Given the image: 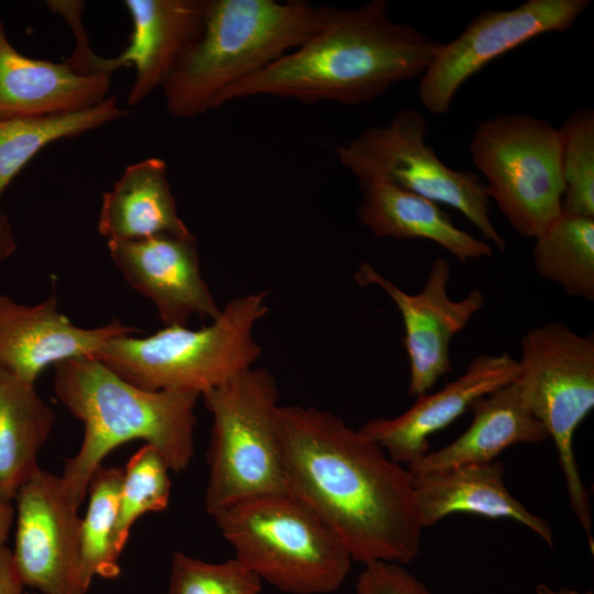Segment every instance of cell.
<instances>
[{
  "label": "cell",
  "mask_w": 594,
  "mask_h": 594,
  "mask_svg": "<svg viewBox=\"0 0 594 594\" xmlns=\"http://www.w3.org/2000/svg\"><path fill=\"white\" fill-rule=\"evenodd\" d=\"M319 20L320 6L305 0H207L200 36L162 88L168 113L219 108L230 87L297 48Z\"/></svg>",
  "instance_id": "cell-4"
},
{
  "label": "cell",
  "mask_w": 594,
  "mask_h": 594,
  "mask_svg": "<svg viewBox=\"0 0 594 594\" xmlns=\"http://www.w3.org/2000/svg\"><path fill=\"white\" fill-rule=\"evenodd\" d=\"M107 245L125 282L153 302L165 326H186L194 315L211 321L220 315L201 276L193 234H157Z\"/></svg>",
  "instance_id": "cell-14"
},
{
  "label": "cell",
  "mask_w": 594,
  "mask_h": 594,
  "mask_svg": "<svg viewBox=\"0 0 594 594\" xmlns=\"http://www.w3.org/2000/svg\"><path fill=\"white\" fill-rule=\"evenodd\" d=\"M98 230L108 241L191 234L177 211L164 160L148 157L125 167L103 194Z\"/></svg>",
  "instance_id": "cell-22"
},
{
  "label": "cell",
  "mask_w": 594,
  "mask_h": 594,
  "mask_svg": "<svg viewBox=\"0 0 594 594\" xmlns=\"http://www.w3.org/2000/svg\"><path fill=\"white\" fill-rule=\"evenodd\" d=\"M414 475V492L422 528L455 513L509 519L534 531L548 546L553 534L547 520L532 514L505 485L499 461L465 464Z\"/></svg>",
  "instance_id": "cell-18"
},
{
  "label": "cell",
  "mask_w": 594,
  "mask_h": 594,
  "mask_svg": "<svg viewBox=\"0 0 594 594\" xmlns=\"http://www.w3.org/2000/svg\"><path fill=\"white\" fill-rule=\"evenodd\" d=\"M356 218L375 237L428 240L462 263L491 257L485 240L458 228L435 201L383 179L360 180Z\"/></svg>",
  "instance_id": "cell-20"
},
{
  "label": "cell",
  "mask_w": 594,
  "mask_h": 594,
  "mask_svg": "<svg viewBox=\"0 0 594 594\" xmlns=\"http://www.w3.org/2000/svg\"><path fill=\"white\" fill-rule=\"evenodd\" d=\"M13 563L24 585L41 594H82L78 584V508L64 493L61 476L38 468L20 487Z\"/></svg>",
  "instance_id": "cell-13"
},
{
  "label": "cell",
  "mask_w": 594,
  "mask_h": 594,
  "mask_svg": "<svg viewBox=\"0 0 594 594\" xmlns=\"http://www.w3.org/2000/svg\"><path fill=\"white\" fill-rule=\"evenodd\" d=\"M590 6V0H527L479 13L442 44L419 77L421 105L433 114L448 112L459 89L488 63L537 36L570 30Z\"/></svg>",
  "instance_id": "cell-11"
},
{
  "label": "cell",
  "mask_w": 594,
  "mask_h": 594,
  "mask_svg": "<svg viewBox=\"0 0 594 594\" xmlns=\"http://www.w3.org/2000/svg\"><path fill=\"white\" fill-rule=\"evenodd\" d=\"M536 594H593L592 590H586L585 592H580L566 587H560L558 590H553L549 587L546 584H539L536 587Z\"/></svg>",
  "instance_id": "cell-34"
},
{
  "label": "cell",
  "mask_w": 594,
  "mask_h": 594,
  "mask_svg": "<svg viewBox=\"0 0 594 594\" xmlns=\"http://www.w3.org/2000/svg\"><path fill=\"white\" fill-rule=\"evenodd\" d=\"M123 469L99 466L92 474L87 512L81 518L78 584L86 594L95 576L116 579L121 573L114 535Z\"/></svg>",
  "instance_id": "cell-26"
},
{
  "label": "cell",
  "mask_w": 594,
  "mask_h": 594,
  "mask_svg": "<svg viewBox=\"0 0 594 594\" xmlns=\"http://www.w3.org/2000/svg\"><path fill=\"white\" fill-rule=\"evenodd\" d=\"M442 44L395 21L388 0L350 9L323 4L319 24L305 42L230 87L219 107L256 97L367 103L395 85L420 77Z\"/></svg>",
  "instance_id": "cell-2"
},
{
  "label": "cell",
  "mask_w": 594,
  "mask_h": 594,
  "mask_svg": "<svg viewBox=\"0 0 594 594\" xmlns=\"http://www.w3.org/2000/svg\"><path fill=\"white\" fill-rule=\"evenodd\" d=\"M169 466L152 446L144 444L128 461L119 493L114 541L121 553L133 524L146 513L165 510L172 482Z\"/></svg>",
  "instance_id": "cell-27"
},
{
  "label": "cell",
  "mask_w": 594,
  "mask_h": 594,
  "mask_svg": "<svg viewBox=\"0 0 594 594\" xmlns=\"http://www.w3.org/2000/svg\"><path fill=\"white\" fill-rule=\"evenodd\" d=\"M55 418L33 383L0 369V504L11 503L40 468L37 454Z\"/></svg>",
  "instance_id": "cell-23"
},
{
  "label": "cell",
  "mask_w": 594,
  "mask_h": 594,
  "mask_svg": "<svg viewBox=\"0 0 594 594\" xmlns=\"http://www.w3.org/2000/svg\"><path fill=\"white\" fill-rule=\"evenodd\" d=\"M14 516L15 510L12 503L0 504V551L6 547Z\"/></svg>",
  "instance_id": "cell-33"
},
{
  "label": "cell",
  "mask_w": 594,
  "mask_h": 594,
  "mask_svg": "<svg viewBox=\"0 0 594 594\" xmlns=\"http://www.w3.org/2000/svg\"><path fill=\"white\" fill-rule=\"evenodd\" d=\"M261 579L237 558L207 562L184 552L172 557L168 594H261Z\"/></svg>",
  "instance_id": "cell-29"
},
{
  "label": "cell",
  "mask_w": 594,
  "mask_h": 594,
  "mask_svg": "<svg viewBox=\"0 0 594 594\" xmlns=\"http://www.w3.org/2000/svg\"><path fill=\"white\" fill-rule=\"evenodd\" d=\"M212 416L205 507L209 515L243 499L289 493L278 438L273 375L251 367L201 394Z\"/></svg>",
  "instance_id": "cell-7"
},
{
  "label": "cell",
  "mask_w": 594,
  "mask_h": 594,
  "mask_svg": "<svg viewBox=\"0 0 594 594\" xmlns=\"http://www.w3.org/2000/svg\"><path fill=\"white\" fill-rule=\"evenodd\" d=\"M139 331L120 320L77 327L58 310L55 296L28 306L0 294V369L28 383L50 365L94 358L111 339Z\"/></svg>",
  "instance_id": "cell-15"
},
{
  "label": "cell",
  "mask_w": 594,
  "mask_h": 594,
  "mask_svg": "<svg viewBox=\"0 0 594 594\" xmlns=\"http://www.w3.org/2000/svg\"><path fill=\"white\" fill-rule=\"evenodd\" d=\"M16 250V242L8 218L0 215V261L9 258Z\"/></svg>",
  "instance_id": "cell-32"
},
{
  "label": "cell",
  "mask_w": 594,
  "mask_h": 594,
  "mask_svg": "<svg viewBox=\"0 0 594 594\" xmlns=\"http://www.w3.org/2000/svg\"><path fill=\"white\" fill-rule=\"evenodd\" d=\"M536 272L568 295L594 299V218L562 212L534 239Z\"/></svg>",
  "instance_id": "cell-25"
},
{
  "label": "cell",
  "mask_w": 594,
  "mask_h": 594,
  "mask_svg": "<svg viewBox=\"0 0 594 594\" xmlns=\"http://www.w3.org/2000/svg\"><path fill=\"white\" fill-rule=\"evenodd\" d=\"M468 429L446 447L428 452L408 469L413 474L495 461L517 443H539L549 436L527 407L515 381L477 398Z\"/></svg>",
  "instance_id": "cell-21"
},
{
  "label": "cell",
  "mask_w": 594,
  "mask_h": 594,
  "mask_svg": "<svg viewBox=\"0 0 594 594\" xmlns=\"http://www.w3.org/2000/svg\"><path fill=\"white\" fill-rule=\"evenodd\" d=\"M278 438L289 493L310 506L353 561L407 564L422 526L414 475L337 415L280 405Z\"/></svg>",
  "instance_id": "cell-1"
},
{
  "label": "cell",
  "mask_w": 594,
  "mask_h": 594,
  "mask_svg": "<svg viewBox=\"0 0 594 594\" xmlns=\"http://www.w3.org/2000/svg\"><path fill=\"white\" fill-rule=\"evenodd\" d=\"M354 278L362 286L383 289L398 308L410 367L408 393L411 396L428 393L451 371V341L483 308V293L474 288L459 300L451 299L448 294L451 267L443 256L433 260L422 289L414 295L400 289L367 262L359 265Z\"/></svg>",
  "instance_id": "cell-12"
},
{
  "label": "cell",
  "mask_w": 594,
  "mask_h": 594,
  "mask_svg": "<svg viewBox=\"0 0 594 594\" xmlns=\"http://www.w3.org/2000/svg\"><path fill=\"white\" fill-rule=\"evenodd\" d=\"M486 194L521 237L535 239L562 213L559 131L527 113L482 120L470 141Z\"/></svg>",
  "instance_id": "cell-9"
},
{
  "label": "cell",
  "mask_w": 594,
  "mask_h": 594,
  "mask_svg": "<svg viewBox=\"0 0 594 594\" xmlns=\"http://www.w3.org/2000/svg\"><path fill=\"white\" fill-rule=\"evenodd\" d=\"M212 517L234 558L285 593H332L351 570L342 540L292 493L250 497Z\"/></svg>",
  "instance_id": "cell-6"
},
{
  "label": "cell",
  "mask_w": 594,
  "mask_h": 594,
  "mask_svg": "<svg viewBox=\"0 0 594 594\" xmlns=\"http://www.w3.org/2000/svg\"><path fill=\"white\" fill-rule=\"evenodd\" d=\"M356 594H432L404 564L374 561L358 576Z\"/></svg>",
  "instance_id": "cell-30"
},
{
  "label": "cell",
  "mask_w": 594,
  "mask_h": 594,
  "mask_svg": "<svg viewBox=\"0 0 594 594\" xmlns=\"http://www.w3.org/2000/svg\"><path fill=\"white\" fill-rule=\"evenodd\" d=\"M132 20L129 44L116 57L94 55L89 74L109 76L132 65L135 77L128 103L136 106L162 89L175 67L200 36L207 0H125Z\"/></svg>",
  "instance_id": "cell-17"
},
{
  "label": "cell",
  "mask_w": 594,
  "mask_h": 594,
  "mask_svg": "<svg viewBox=\"0 0 594 594\" xmlns=\"http://www.w3.org/2000/svg\"><path fill=\"white\" fill-rule=\"evenodd\" d=\"M520 348L515 382L556 444L570 506L593 552L590 493L573 450L575 430L594 407L593 333L581 336L562 322H548L527 331Z\"/></svg>",
  "instance_id": "cell-8"
},
{
  "label": "cell",
  "mask_w": 594,
  "mask_h": 594,
  "mask_svg": "<svg viewBox=\"0 0 594 594\" xmlns=\"http://www.w3.org/2000/svg\"><path fill=\"white\" fill-rule=\"evenodd\" d=\"M427 122L414 108H403L385 123L369 127L334 148L339 163L358 182L383 179L449 206L463 215L485 241L499 251L506 242L490 216V198L476 173L446 165L427 143Z\"/></svg>",
  "instance_id": "cell-10"
},
{
  "label": "cell",
  "mask_w": 594,
  "mask_h": 594,
  "mask_svg": "<svg viewBox=\"0 0 594 594\" xmlns=\"http://www.w3.org/2000/svg\"><path fill=\"white\" fill-rule=\"evenodd\" d=\"M127 114L116 97H107L97 105L77 111L0 120V199L12 179L43 147Z\"/></svg>",
  "instance_id": "cell-24"
},
{
  "label": "cell",
  "mask_w": 594,
  "mask_h": 594,
  "mask_svg": "<svg viewBox=\"0 0 594 594\" xmlns=\"http://www.w3.org/2000/svg\"><path fill=\"white\" fill-rule=\"evenodd\" d=\"M21 581L12 559V552L3 547L0 551V594H22Z\"/></svg>",
  "instance_id": "cell-31"
},
{
  "label": "cell",
  "mask_w": 594,
  "mask_h": 594,
  "mask_svg": "<svg viewBox=\"0 0 594 594\" xmlns=\"http://www.w3.org/2000/svg\"><path fill=\"white\" fill-rule=\"evenodd\" d=\"M519 371L518 360L508 352L480 354L440 391L419 395L399 416L367 420L359 430L408 468L428 453L431 435L451 425L477 398L515 381Z\"/></svg>",
  "instance_id": "cell-16"
},
{
  "label": "cell",
  "mask_w": 594,
  "mask_h": 594,
  "mask_svg": "<svg viewBox=\"0 0 594 594\" xmlns=\"http://www.w3.org/2000/svg\"><path fill=\"white\" fill-rule=\"evenodd\" d=\"M53 386L59 402L84 425L79 450L65 460L61 475L64 493L77 507L95 471L125 442L144 440L170 471L180 472L190 464L199 394L138 387L94 358L56 364Z\"/></svg>",
  "instance_id": "cell-3"
},
{
  "label": "cell",
  "mask_w": 594,
  "mask_h": 594,
  "mask_svg": "<svg viewBox=\"0 0 594 594\" xmlns=\"http://www.w3.org/2000/svg\"><path fill=\"white\" fill-rule=\"evenodd\" d=\"M267 311L266 293L240 296L208 327L165 326L145 338L118 337L94 359L138 387L201 396L253 367L262 354L253 329Z\"/></svg>",
  "instance_id": "cell-5"
},
{
  "label": "cell",
  "mask_w": 594,
  "mask_h": 594,
  "mask_svg": "<svg viewBox=\"0 0 594 594\" xmlns=\"http://www.w3.org/2000/svg\"><path fill=\"white\" fill-rule=\"evenodd\" d=\"M558 131L564 183L562 212L594 218V110H574Z\"/></svg>",
  "instance_id": "cell-28"
},
{
  "label": "cell",
  "mask_w": 594,
  "mask_h": 594,
  "mask_svg": "<svg viewBox=\"0 0 594 594\" xmlns=\"http://www.w3.org/2000/svg\"><path fill=\"white\" fill-rule=\"evenodd\" d=\"M110 77L18 52L0 21V120L77 111L105 100Z\"/></svg>",
  "instance_id": "cell-19"
}]
</instances>
